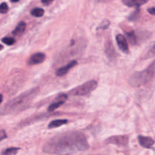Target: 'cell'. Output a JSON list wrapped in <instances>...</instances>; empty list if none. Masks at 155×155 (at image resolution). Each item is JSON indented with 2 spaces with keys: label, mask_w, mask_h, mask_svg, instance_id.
<instances>
[{
  "label": "cell",
  "mask_w": 155,
  "mask_h": 155,
  "mask_svg": "<svg viewBox=\"0 0 155 155\" xmlns=\"http://www.w3.org/2000/svg\"><path fill=\"white\" fill-rule=\"evenodd\" d=\"M89 148L85 136L79 131H68L48 140L42 151L48 154H71L85 151Z\"/></svg>",
  "instance_id": "6da1fadb"
},
{
  "label": "cell",
  "mask_w": 155,
  "mask_h": 155,
  "mask_svg": "<svg viewBox=\"0 0 155 155\" xmlns=\"http://www.w3.org/2000/svg\"><path fill=\"white\" fill-rule=\"evenodd\" d=\"M36 93V90L33 89L22 94L5 105L3 110H2V113L4 114L12 113L21 109L29 102Z\"/></svg>",
  "instance_id": "7a4b0ae2"
},
{
  "label": "cell",
  "mask_w": 155,
  "mask_h": 155,
  "mask_svg": "<svg viewBox=\"0 0 155 155\" xmlns=\"http://www.w3.org/2000/svg\"><path fill=\"white\" fill-rule=\"evenodd\" d=\"M154 75V62L145 70L134 73L130 78L129 84L132 87H139L150 82Z\"/></svg>",
  "instance_id": "3957f363"
},
{
  "label": "cell",
  "mask_w": 155,
  "mask_h": 155,
  "mask_svg": "<svg viewBox=\"0 0 155 155\" xmlns=\"http://www.w3.org/2000/svg\"><path fill=\"white\" fill-rule=\"evenodd\" d=\"M97 83L96 81H88L70 90L69 91V94L71 96H85L94 90L97 87Z\"/></svg>",
  "instance_id": "277c9868"
},
{
  "label": "cell",
  "mask_w": 155,
  "mask_h": 155,
  "mask_svg": "<svg viewBox=\"0 0 155 155\" xmlns=\"http://www.w3.org/2000/svg\"><path fill=\"white\" fill-rule=\"evenodd\" d=\"M129 137L126 135L113 136L107 138L105 142L107 144H113L120 147H126L128 145Z\"/></svg>",
  "instance_id": "5b68a950"
},
{
  "label": "cell",
  "mask_w": 155,
  "mask_h": 155,
  "mask_svg": "<svg viewBox=\"0 0 155 155\" xmlns=\"http://www.w3.org/2000/svg\"><path fill=\"white\" fill-rule=\"evenodd\" d=\"M68 98V96L67 94H60L59 96H57V97L55 99V101L53 103H51L48 107L47 108V111L49 112H51L58 108H59L61 105H62L63 104L65 103L66 100Z\"/></svg>",
  "instance_id": "8992f818"
},
{
  "label": "cell",
  "mask_w": 155,
  "mask_h": 155,
  "mask_svg": "<svg viewBox=\"0 0 155 155\" xmlns=\"http://www.w3.org/2000/svg\"><path fill=\"white\" fill-rule=\"evenodd\" d=\"M116 39L117 42V44L119 49L124 53H128V45L127 44V41L126 38L124 35L121 34H119L116 36Z\"/></svg>",
  "instance_id": "52a82bcc"
},
{
  "label": "cell",
  "mask_w": 155,
  "mask_h": 155,
  "mask_svg": "<svg viewBox=\"0 0 155 155\" xmlns=\"http://www.w3.org/2000/svg\"><path fill=\"white\" fill-rule=\"evenodd\" d=\"M137 139L140 145L145 148H151L154 144V140L151 137L139 135Z\"/></svg>",
  "instance_id": "ba28073f"
},
{
  "label": "cell",
  "mask_w": 155,
  "mask_h": 155,
  "mask_svg": "<svg viewBox=\"0 0 155 155\" xmlns=\"http://www.w3.org/2000/svg\"><path fill=\"white\" fill-rule=\"evenodd\" d=\"M45 59V55L43 53H36L32 54L28 61L29 65H36L41 64L44 61Z\"/></svg>",
  "instance_id": "9c48e42d"
},
{
  "label": "cell",
  "mask_w": 155,
  "mask_h": 155,
  "mask_svg": "<svg viewBox=\"0 0 155 155\" xmlns=\"http://www.w3.org/2000/svg\"><path fill=\"white\" fill-rule=\"evenodd\" d=\"M77 61L75 60H73L71 61L70 62H69L67 65H65L64 67H61L60 68L58 69L56 71V75L58 76H62L65 75L68 71L73 67H74V66H76L77 65Z\"/></svg>",
  "instance_id": "30bf717a"
},
{
  "label": "cell",
  "mask_w": 155,
  "mask_h": 155,
  "mask_svg": "<svg viewBox=\"0 0 155 155\" xmlns=\"http://www.w3.org/2000/svg\"><path fill=\"white\" fill-rule=\"evenodd\" d=\"M149 0H122L124 5L128 7H140L142 5L147 2Z\"/></svg>",
  "instance_id": "8fae6325"
},
{
  "label": "cell",
  "mask_w": 155,
  "mask_h": 155,
  "mask_svg": "<svg viewBox=\"0 0 155 155\" xmlns=\"http://www.w3.org/2000/svg\"><path fill=\"white\" fill-rule=\"evenodd\" d=\"M25 28H26L25 22L24 21H21L18 24L15 28L13 30V31H12V34L14 36H19L23 34V33L25 30Z\"/></svg>",
  "instance_id": "7c38bea8"
},
{
  "label": "cell",
  "mask_w": 155,
  "mask_h": 155,
  "mask_svg": "<svg viewBox=\"0 0 155 155\" xmlns=\"http://www.w3.org/2000/svg\"><path fill=\"white\" fill-rule=\"evenodd\" d=\"M67 122H68V120L67 119H55L51 121L48 124V128L50 129L58 128L63 125L67 124Z\"/></svg>",
  "instance_id": "4fadbf2b"
},
{
  "label": "cell",
  "mask_w": 155,
  "mask_h": 155,
  "mask_svg": "<svg viewBox=\"0 0 155 155\" xmlns=\"http://www.w3.org/2000/svg\"><path fill=\"white\" fill-rule=\"evenodd\" d=\"M105 52L107 57L109 59H114L116 56V52L113 46L112 42H108L106 45Z\"/></svg>",
  "instance_id": "5bb4252c"
},
{
  "label": "cell",
  "mask_w": 155,
  "mask_h": 155,
  "mask_svg": "<svg viewBox=\"0 0 155 155\" xmlns=\"http://www.w3.org/2000/svg\"><path fill=\"white\" fill-rule=\"evenodd\" d=\"M30 13L33 16L39 18L44 15V10L41 8H35L31 11Z\"/></svg>",
  "instance_id": "9a60e30c"
},
{
  "label": "cell",
  "mask_w": 155,
  "mask_h": 155,
  "mask_svg": "<svg viewBox=\"0 0 155 155\" xmlns=\"http://www.w3.org/2000/svg\"><path fill=\"white\" fill-rule=\"evenodd\" d=\"M127 38L128 39V41L132 44V45H134L136 44V35L135 33L133 31H130L129 32H126L125 33Z\"/></svg>",
  "instance_id": "2e32d148"
},
{
  "label": "cell",
  "mask_w": 155,
  "mask_h": 155,
  "mask_svg": "<svg viewBox=\"0 0 155 155\" xmlns=\"http://www.w3.org/2000/svg\"><path fill=\"white\" fill-rule=\"evenodd\" d=\"M139 14H140V10H139V8L138 7L135 11H134L132 13H131L129 15L128 19L130 21H135L139 18Z\"/></svg>",
  "instance_id": "e0dca14e"
},
{
  "label": "cell",
  "mask_w": 155,
  "mask_h": 155,
  "mask_svg": "<svg viewBox=\"0 0 155 155\" xmlns=\"http://www.w3.org/2000/svg\"><path fill=\"white\" fill-rule=\"evenodd\" d=\"M19 150V148L17 147H10L8 148H7L2 153L3 154H7V155H10V154H16L18 150Z\"/></svg>",
  "instance_id": "ac0fdd59"
},
{
  "label": "cell",
  "mask_w": 155,
  "mask_h": 155,
  "mask_svg": "<svg viewBox=\"0 0 155 155\" xmlns=\"http://www.w3.org/2000/svg\"><path fill=\"white\" fill-rule=\"evenodd\" d=\"M2 42L7 45H12L16 42L15 39L11 37H5L2 39Z\"/></svg>",
  "instance_id": "d6986e66"
},
{
  "label": "cell",
  "mask_w": 155,
  "mask_h": 155,
  "mask_svg": "<svg viewBox=\"0 0 155 155\" xmlns=\"http://www.w3.org/2000/svg\"><path fill=\"white\" fill-rule=\"evenodd\" d=\"M8 10V7L5 2H2L0 4V13L2 14H5Z\"/></svg>",
  "instance_id": "ffe728a7"
},
{
  "label": "cell",
  "mask_w": 155,
  "mask_h": 155,
  "mask_svg": "<svg viewBox=\"0 0 155 155\" xmlns=\"http://www.w3.org/2000/svg\"><path fill=\"white\" fill-rule=\"evenodd\" d=\"M110 24V22L108 20H104L101 23L99 28H101L102 29H107L109 27Z\"/></svg>",
  "instance_id": "44dd1931"
},
{
  "label": "cell",
  "mask_w": 155,
  "mask_h": 155,
  "mask_svg": "<svg viewBox=\"0 0 155 155\" xmlns=\"http://www.w3.org/2000/svg\"><path fill=\"white\" fill-rule=\"evenodd\" d=\"M154 51V44L152 45V47L150 48V49L149 50V51L145 54V58H151L152 56H154V54H153V53H151V51Z\"/></svg>",
  "instance_id": "7402d4cb"
},
{
  "label": "cell",
  "mask_w": 155,
  "mask_h": 155,
  "mask_svg": "<svg viewBox=\"0 0 155 155\" xmlns=\"http://www.w3.org/2000/svg\"><path fill=\"white\" fill-rule=\"evenodd\" d=\"M7 136L6 134L5 131L4 130H0V142L7 138Z\"/></svg>",
  "instance_id": "603a6c76"
},
{
  "label": "cell",
  "mask_w": 155,
  "mask_h": 155,
  "mask_svg": "<svg viewBox=\"0 0 155 155\" xmlns=\"http://www.w3.org/2000/svg\"><path fill=\"white\" fill-rule=\"evenodd\" d=\"M54 0H41V2L45 5H48L50 4Z\"/></svg>",
  "instance_id": "cb8c5ba5"
},
{
  "label": "cell",
  "mask_w": 155,
  "mask_h": 155,
  "mask_svg": "<svg viewBox=\"0 0 155 155\" xmlns=\"http://www.w3.org/2000/svg\"><path fill=\"white\" fill-rule=\"evenodd\" d=\"M155 10H154V7H151V8H148V12L151 14V15H154V12Z\"/></svg>",
  "instance_id": "d4e9b609"
},
{
  "label": "cell",
  "mask_w": 155,
  "mask_h": 155,
  "mask_svg": "<svg viewBox=\"0 0 155 155\" xmlns=\"http://www.w3.org/2000/svg\"><path fill=\"white\" fill-rule=\"evenodd\" d=\"M2 99H3V97H2V95L1 94H0V104H1L2 101Z\"/></svg>",
  "instance_id": "484cf974"
},
{
  "label": "cell",
  "mask_w": 155,
  "mask_h": 155,
  "mask_svg": "<svg viewBox=\"0 0 155 155\" xmlns=\"http://www.w3.org/2000/svg\"><path fill=\"white\" fill-rule=\"evenodd\" d=\"M11 2H16L18 1H19V0H10Z\"/></svg>",
  "instance_id": "4316f807"
},
{
  "label": "cell",
  "mask_w": 155,
  "mask_h": 155,
  "mask_svg": "<svg viewBox=\"0 0 155 155\" xmlns=\"http://www.w3.org/2000/svg\"><path fill=\"white\" fill-rule=\"evenodd\" d=\"M2 48H3V46H2V45L0 44V51H1V50H2Z\"/></svg>",
  "instance_id": "83f0119b"
}]
</instances>
